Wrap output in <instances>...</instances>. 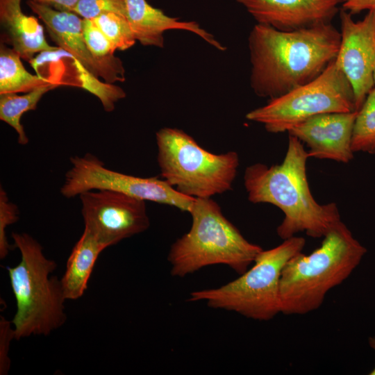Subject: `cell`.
<instances>
[{
  "label": "cell",
  "instance_id": "484cf974",
  "mask_svg": "<svg viewBox=\"0 0 375 375\" xmlns=\"http://www.w3.org/2000/svg\"><path fill=\"white\" fill-rule=\"evenodd\" d=\"M342 8L352 15L363 11L375 12V0H343Z\"/></svg>",
  "mask_w": 375,
  "mask_h": 375
},
{
  "label": "cell",
  "instance_id": "4316f807",
  "mask_svg": "<svg viewBox=\"0 0 375 375\" xmlns=\"http://www.w3.org/2000/svg\"><path fill=\"white\" fill-rule=\"evenodd\" d=\"M58 10L72 11L78 0H33Z\"/></svg>",
  "mask_w": 375,
  "mask_h": 375
},
{
  "label": "cell",
  "instance_id": "30bf717a",
  "mask_svg": "<svg viewBox=\"0 0 375 375\" xmlns=\"http://www.w3.org/2000/svg\"><path fill=\"white\" fill-rule=\"evenodd\" d=\"M85 228L107 247L147 230L145 201L110 190H92L79 196Z\"/></svg>",
  "mask_w": 375,
  "mask_h": 375
},
{
  "label": "cell",
  "instance_id": "ffe728a7",
  "mask_svg": "<svg viewBox=\"0 0 375 375\" xmlns=\"http://www.w3.org/2000/svg\"><path fill=\"white\" fill-rule=\"evenodd\" d=\"M83 32L89 51L106 74V82H123L125 69L122 62L115 56L116 49L92 19H83Z\"/></svg>",
  "mask_w": 375,
  "mask_h": 375
},
{
  "label": "cell",
  "instance_id": "ac0fdd59",
  "mask_svg": "<svg viewBox=\"0 0 375 375\" xmlns=\"http://www.w3.org/2000/svg\"><path fill=\"white\" fill-rule=\"evenodd\" d=\"M52 82L45 77L29 73L24 67L19 54L4 42H1L0 94L28 92Z\"/></svg>",
  "mask_w": 375,
  "mask_h": 375
},
{
  "label": "cell",
  "instance_id": "e0dca14e",
  "mask_svg": "<svg viewBox=\"0 0 375 375\" xmlns=\"http://www.w3.org/2000/svg\"><path fill=\"white\" fill-rule=\"evenodd\" d=\"M106 248L105 244L84 228L83 233L71 251L65 272L60 279L67 300H76L83 295L95 262Z\"/></svg>",
  "mask_w": 375,
  "mask_h": 375
},
{
  "label": "cell",
  "instance_id": "603a6c76",
  "mask_svg": "<svg viewBox=\"0 0 375 375\" xmlns=\"http://www.w3.org/2000/svg\"><path fill=\"white\" fill-rule=\"evenodd\" d=\"M72 12L87 19H92L107 12L126 16V0H78Z\"/></svg>",
  "mask_w": 375,
  "mask_h": 375
},
{
  "label": "cell",
  "instance_id": "44dd1931",
  "mask_svg": "<svg viewBox=\"0 0 375 375\" xmlns=\"http://www.w3.org/2000/svg\"><path fill=\"white\" fill-rule=\"evenodd\" d=\"M353 152L375 153V88L357 110L351 140Z\"/></svg>",
  "mask_w": 375,
  "mask_h": 375
},
{
  "label": "cell",
  "instance_id": "7c38bea8",
  "mask_svg": "<svg viewBox=\"0 0 375 375\" xmlns=\"http://www.w3.org/2000/svg\"><path fill=\"white\" fill-rule=\"evenodd\" d=\"M257 24L292 31L331 23L343 0H236Z\"/></svg>",
  "mask_w": 375,
  "mask_h": 375
},
{
  "label": "cell",
  "instance_id": "8fae6325",
  "mask_svg": "<svg viewBox=\"0 0 375 375\" xmlns=\"http://www.w3.org/2000/svg\"><path fill=\"white\" fill-rule=\"evenodd\" d=\"M352 15L341 10V40L337 65L351 83L358 110L369 92L374 88L375 12H367L355 22Z\"/></svg>",
  "mask_w": 375,
  "mask_h": 375
},
{
  "label": "cell",
  "instance_id": "6da1fadb",
  "mask_svg": "<svg viewBox=\"0 0 375 375\" xmlns=\"http://www.w3.org/2000/svg\"><path fill=\"white\" fill-rule=\"evenodd\" d=\"M340 40L331 23L292 31L256 24L248 37L253 91L271 100L313 81L335 60Z\"/></svg>",
  "mask_w": 375,
  "mask_h": 375
},
{
  "label": "cell",
  "instance_id": "7402d4cb",
  "mask_svg": "<svg viewBox=\"0 0 375 375\" xmlns=\"http://www.w3.org/2000/svg\"><path fill=\"white\" fill-rule=\"evenodd\" d=\"M92 20L116 50H126L137 41L128 19L124 15L107 12Z\"/></svg>",
  "mask_w": 375,
  "mask_h": 375
},
{
  "label": "cell",
  "instance_id": "4fadbf2b",
  "mask_svg": "<svg viewBox=\"0 0 375 375\" xmlns=\"http://www.w3.org/2000/svg\"><path fill=\"white\" fill-rule=\"evenodd\" d=\"M357 111L315 115L288 133L306 143L309 157L348 162L353 158L351 140Z\"/></svg>",
  "mask_w": 375,
  "mask_h": 375
},
{
  "label": "cell",
  "instance_id": "9c48e42d",
  "mask_svg": "<svg viewBox=\"0 0 375 375\" xmlns=\"http://www.w3.org/2000/svg\"><path fill=\"white\" fill-rule=\"evenodd\" d=\"M61 194L72 198L92 190H110L130 197L171 206L190 212L194 198L178 192L166 181L154 177H140L107 168L97 156L85 153L70 158Z\"/></svg>",
  "mask_w": 375,
  "mask_h": 375
},
{
  "label": "cell",
  "instance_id": "277c9868",
  "mask_svg": "<svg viewBox=\"0 0 375 375\" xmlns=\"http://www.w3.org/2000/svg\"><path fill=\"white\" fill-rule=\"evenodd\" d=\"M12 238L21 254L18 265L6 267L17 304L12 321L15 340L48 335L67 318L60 280L51 276L56 263L29 234L12 233Z\"/></svg>",
  "mask_w": 375,
  "mask_h": 375
},
{
  "label": "cell",
  "instance_id": "2e32d148",
  "mask_svg": "<svg viewBox=\"0 0 375 375\" xmlns=\"http://www.w3.org/2000/svg\"><path fill=\"white\" fill-rule=\"evenodd\" d=\"M21 1L0 0L3 42L8 43L22 59L30 61L36 53L58 47L47 42L44 28L37 18L23 12Z\"/></svg>",
  "mask_w": 375,
  "mask_h": 375
},
{
  "label": "cell",
  "instance_id": "5bb4252c",
  "mask_svg": "<svg viewBox=\"0 0 375 375\" xmlns=\"http://www.w3.org/2000/svg\"><path fill=\"white\" fill-rule=\"evenodd\" d=\"M31 10L42 22L57 47L69 53L91 74L107 81L106 74L89 51L83 32V18L74 12L56 9L28 0Z\"/></svg>",
  "mask_w": 375,
  "mask_h": 375
},
{
  "label": "cell",
  "instance_id": "9a60e30c",
  "mask_svg": "<svg viewBox=\"0 0 375 375\" xmlns=\"http://www.w3.org/2000/svg\"><path fill=\"white\" fill-rule=\"evenodd\" d=\"M126 15L136 40L144 46L164 47V33L169 30H183L193 33L215 49L226 47L213 35L194 21H181L167 15L146 0H126Z\"/></svg>",
  "mask_w": 375,
  "mask_h": 375
},
{
  "label": "cell",
  "instance_id": "d4e9b609",
  "mask_svg": "<svg viewBox=\"0 0 375 375\" xmlns=\"http://www.w3.org/2000/svg\"><path fill=\"white\" fill-rule=\"evenodd\" d=\"M15 338L14 328L11 322L1 317L0 321V374L6 375L10 367V360L8 356L10 342Z\"/></svg>",
  "mask_w": 375,
  "mask_h": 375
},
{
  "label": "cell",
  "instance_id": "3957f363",
  "mask_svg": "<svg viewBox=\"0 0 375 375\" xmlns=\"http://www.w3.org/2000/svg\"><path fill=\"white\" fill-rule=\"evenodd\" d=\"M308 255L300 252L284 265L280 279L281 312L304 315L317 310L329 290L360 263L367 249L340 220Z\"/></svg>",
  "mask_w": 375,
  "mask_h": 375
},
{
  "label": "cell",
  "instance_id": "7a4b0ae2",
  "mask_svg": "<svg viewBox=\"0 0 375 375\" xmlns=\"http://www.w3.org/2000/svg\"><path fill=\"white\" fill-rule=\"evenodd\" d=\"M308 158L302 142L289 135L282 163L270 167L255 163L244 172L248 200L253 203L272 204L283 212L284 218L276 228L277 235L283 240L299 232L323 238L341 220L335 203L319 204L312 197L306 175Z\"/></svg>",
  "mask_w": 375,
  "mask_h": 375
},
{
  "label": "cell",
  "instance_id": "f1b7e54d",
  "mask_svg": "<svg viewBox=\"0 0 375 375\" xmlns=\"http://www.w3.org/2000/svg\"><path fill=\"white\" fill-rule=\"evenodd\" d=\"M374 88H375V66L374 69Z\"/></svg>",
  "mask_w": 375,
  "mask_h": 375
},
{
  "label": "cell",
  "instance_id": "5b68a950",
  "mask_svg": "<svg viewBox=\"0 0 375 375\" xmlns=\"http://www.w3.org/2000/svg\"><path fill=\"white\" fill-rule=\"evenodd\" d=\"M189 213V231L172 244L167 256L173 276L183 278L213 265L242 274L262 250L244 238L212 198H194Z\"/></svg>",
  "mask_w": 375,
  "mask_h": 375
},
{
  "label": "cell",
  "instance_id": "cb8c5ba5",
  "mask_svg": "<svg viewBox=\"0 0 375 375\" xmlns=\"http://www.w3.org/2000/svg\"><path fill=\"white\" fill-rule=\"evenodd\" d=\"M19 211L17 206L12 203L4 189L0 188V258H6L9 252L16 249L15 244H9L6 229L8 226L19 219Z\"/></svg>",
  "mask_w": 375,
  "mask_h": 375
},
{
  "label": "cell",
  "instance_id": "83f0119b",
  "mask_svg": "<svg viewBox=\"0 0 375 375\" xmlns=\"http://www.w3.org/2000/svg\"><path fill=\"white\" fill-rule=\"evenodd\" d=\"M368 342L371 348L375 351V336L369 337ZM369 375H375V366L373 369L369 373Z\"/></svg>",
  "mask_w": 375,
  "mask_h": 375
},
{
  "label": "cell",
  "instance_id": "52a82bcc",
  "mask_svg": "<svg viewBox=\"0 0 375 375\" xmlns=\"http://www.w3.org/2000/svg\"><path fill=\"white\" fill-rule=\"evenodd\" d=\"M306 240L293 236L268 250H262L253 265L238 278L219 288L191 292L189 301H204L212 308L268 321L281 312L280 279L286 262L302 252Z\"/></svg>",
  "mask_w": 375,
  "mask_h": 375
},
{
  "label": "cell",
  "instance_id": "ba28073f",
  "mask_svg": "<svg viewBox=\"0 0 375 375\" xmlns=\"http://www.w3.org/2000/svg\"><path fill=\"white\" fill-rule=\"evenodd\" d=\"M356 110L352 86L333 60L315 79L249 111L246 118L273 133L288 132L315 115Z\"/></svg>",
  "mask_w": 375,
  "mask_h": 375
},
{
  "label": "cell",
  "instance_id": "d6986e66",
  "mask_svg": "<svg viewBox=\"0 0 375 375\" xmlns=\"http://www.w3.org/2000/svg\"><path fill=\"white\" fill-rule=\"evenodd\" d=\"M58 85L60 83L52 82L40 85L23 95L17 93L0 94V119L15 129L19 144L25 145L28 142L21 124L22 115L27 111L35 110L42 96Z\"/></svg>",
  "mask_w": 375,
  "mask_h": 375
},
{
  "label": "cell",
  "instance_id": "8992f818",
  "mask_svg": "<svg viewBox=\"0 0 375 375\" xmlns=\"http://www.w3.org/2000/svg\"><path fill=\"white\" fill-rule=\"evenodd\" d=\"M156 139L160 175L178 192L211 198L231 190L240 164L237 152L211 153L176 128H160Z\"/></svg>",
  "mask_w": 375,
  "mask_h": 375
}]
</instances>
